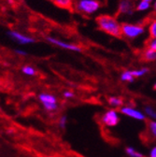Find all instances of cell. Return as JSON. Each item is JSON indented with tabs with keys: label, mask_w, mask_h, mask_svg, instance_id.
Wrapping results in <instances>:
<instances>
[{
	"label": "cell",
	"mask_w": 156,
	"mask_h": 157,
	"mask_svg": "<svg viewBox=\"0 0 156 157\" xmlns=\"http://www.w3.org/2000/svg\"><path fill=\"white\" fill-rule=\"evenodd\" d=\"M100 122L104 126L115 127L120 123V112L116 109H110L106 110L100 117Z\"/></svg>",
	"instance_id": "277c9868"
},
{
	"label": "cell",
	"mask_w": 156,
	"mask_h": 157,
	"mask_svg": "<svg viewBox=\"0 0 156 157\" xmlns=\"http://www.w3.org/2000/svg\"><path fill=\"white\" fill-rule=\"evenodd\" d=\"M143 111L149 119H150L152 121H156V109L155 108H153L152 106L147 105L144 107Z\"/></svg>",
	"instance_id": "2e32d148"
},
{
	"label": "cell",
	"mask_w": 156,
	"mask_h": 157,
	"mask_svg": "<svg viewBox=\"0 0 156 157\" xmlns=\"http://www.w3.org/2000/svg\"><path fill=\"white\" fill-rule=\"evenodd\" d=\"M101 9V3L99 0H76L74 4V10L81 14L90 16Z\"/></svg>",
	"instance_id": "7a4b0ae2"
},
{
	"label": "cell",
	"mask_w": 156,
	"mask_h": 157,
	"mask_svg": "<svg viewBox=\"0 0 156 157\" xmlns=\"http://www.w3.org/2000/svg\"><path fill=\"white\" fill-rule=\"evenodd\" d=\"M120 113H122L123 115H124L126 117L131 118V119H134L135 121H139V122L146 121V118H147V116L145 115L143 110H140L135 107L127 106V105H124L120 109Z\"/></svg>",
	"instance_id": "52a82bcc"
},
{
	"label": "cell",
	"mask_w": 156,
	"mask_h": 157,
	"mask_svg": "<svg viewBox=\"0 0 156 157\" xmlns=\"http://www.w3.org/2000/svg\"><path fill=\"white\" fill-rule=\"evenodd\" d=\"M46 40L56 46V47H59L63 50H67V51H70V52H81L82 51V48L78 45L76 43H71V42H67V41H64V40H61V39L57 38V37H53V36H47L46 37Z\"/></svg>",
	"instance_id": "8992f818"
},
{
	"label": "cell",
	"mask_w": 156,
	"mask_h": 157,
	"mask_svg": "<svg viewBox=\"0 0 156 157\" xmlns=\"http://www.w3.org/2000/svg\"><path fill=\"white\" fill-rule=\"evenodd\" d=\"M135 11V0H120L118 4V14L120 16H132Z\"/></svg>",
	"instance_id": "9c48e42d"
},
{
	"label": "cell",
	"mask_w": 156,
	"mask_h": 157,
	"mask_svg": "<svg viewBox=\"0 0 156 157\" xmlns=\"http://www.w3.org/2000/svg\"><path fill=\"white\" fill-rule=\"evenodd\" d=\"M14 52H15L16 54L21 55V56H25V55H27V52H26L25 51H24V50H21V49H16Z\"/></svg>",
	"instance_id": "d4e9b609"
},
{
	"label": "cell",
	"mask_w": 156,
	"mask_h": 157,
	"mask_svg": "<svg viewBox=\"0 0 156 157\" xmlns=\"http://www.w3.org/2000/svg\"><path fill=\"white\" fill-rule=\"evenodd\" d=\"M125 153L129 156V157H144V154L142 152H140L139 151H138L134 147H126L125 148Z\"/></svg>",
	"instance_id": "ac0fdd59"
},
{
	"label": "cell",
	"mask_w": 156,
	"mask_h": 157,
	"mask_svg": "<svg viewBox=\"0 0 156 157\" xmlns=\"http://www.w3.org/2000/svg\"><path fill=\"white\" fill-rule=\"evenodd\" d=\"M152 11L156 15V0H154V1L152 2Z\"/></svg>",
	"instance_id": "484cf974"
},
{
	"label": "cell",
	"mask_w": 156,
	"mask_h": 157,
	"mask_svg": "<svg viewBox=\"0 0 156 157\" xmlns=\"http://www.w3.org/2000/svg\"><path fill=\"white\" fill-rule=\"evenodd\" d=\"M22 72L28 77H34L36 74V70L34 67L30 65H25L22 67Z\"/></svg>",
	"instance_id": "ffe728a7"
},
{
	"label": "cell",
	"mask_w": 156,
	"mask_h": 157,
	"mask_svg": "<svg viewBox=\"0 0 156 157\" xmlns=\"http://www.w3.org/2000/svg\"><path fill=\"white\" fill-rule=\"evenodd\" d=\"M96 25L98 28L112 36L119 37L122 36V24L113 15L102 14L96 18Z\"/></svg>",
	"instance_id": "6da1fadb"
},
{
	"label": "cell",
	"mask_w": 156,
	"mask_h": 157,
	"mask_svg": "<svg viewBox=\"0 0 156 157\" xmlns=\"http://www.w3.org/2000/svg\"><path fill=\"white\" fill-rule=\"evenodd\" d=\"M148 157H156V144L150 147L148 153Z\"/></svg>",
	"instance_id": "cb8c5ba5"
},
{
	"label": "cell",
	"mask_w": 156,
	"mask_h": 157,
	"mask_svg": "<svg viewBox=\"0 0 156 157\" xmlns=\"http://www.w3.org/2000/svg\"><path fill=\"white\" fill-rule=\"evenodd\" d=\"M147 133L150 139L156 140V121L150 120L147 123Z\"/></svg>",
	"instance_id": "9a60e30c"
},
{
	"label": "cell",
	"mask_w": 156,
	"mask_h": 157,
	"mask_svg": "<svg viewBox=\"0 0 156 157\" xmlns=\"http://www.w3.org/2000/svg\"><path fill=\"white\" fill-rule=\"evenodd\" d=\"M146 27L142 24H132L123 23L122 24V36L130 40H134L142 36L146 32Z\"/></svg>",
	"instance_id": "3957f363"
},
{
	"label": "cell",
	"mask_w": 156,
	"mask_h": 157,
	"mask_svg": "<svg viewBox=\"0 0 156 157\" xmlns=\"http://www.w3.org/2000/svg\"><path fill=\"white\" fill-rule=\"evenodd\" d=\"M147 31L150 37H156V16L149 20L147 25Z\"/></svg>",
	"instance_id": "5bb4252c"
},
{
	"label": "cell",
	"mask_w": 156,
	"mask_h": 157,
	"mask_svg": "<svg viewBox=\"0 0 156 157\" xmlns=\"http://www.w3.org/2000/svg\"><path fill=\"white\" fill-rule=\"evenodd\" d=\"M153 89L156 91V82H155V83H154V85H153Z\"/></svg>",
	"instance_id": "83f0119b"
},
{
	"label": "cell",
	"mask_w": 156,
	"mask_h": 157,
	"mask_svg": "<svg viewBox=\"0 0 156 157\" xmlns=\"http://www.w3.org/2000/svg\"><path fill=\"white\" fill-rule=\"evenodd\" d=\"M152 10V3L145 1V0H138L135 2V11L147 12Z\"/></svg>",
	"instance_id": "30bf717a"
},
{
	"label": "cell",
	"mask_w": 156,
	"mask_h": 157,
	"mask_svg": "<svg viewBox=\"0 0 156 157\" xmlns=\"http://www.w3.org/2000/svg\"><path fill=\"white\" fill-rule=\"evenodd\" d=\"M63 96L66 98V99H71V98H73L75 96V94H74V92H72L70 90H66L63 93Z\"/></svg>",
	"instance_id": "603a6c76"
},
{
	"label": "cell",
	"mask_w": 156,
	"mask_h": 157,
	"mask_svg": "<svg viewBox=\"0 0 156 157\" xmlns=\"http://www.w3.org/2000/svg\"><path fill=\"white\" fill-rule=\"evenodd\" d=\"M58 8L63 10H70L74 7L75 0H51Z\"/></svg>",
	"instance_id": "8fae6325"
},
{
	"label": "cell",
	"mask_w": 156,
	"mask_h": 157,
	"mask_svg": "<svg viewBox=\"0 0 156 157\" xmlns=\"http://www.w3.org/2000/svg\"><path fill=\"white\" fill-rule=\"evenodd\" d=\"M108 105L112 108V109H117V108H122L124 106V100L123 98L120 96H109L108 99Z\"/></svg>",
	"instance_id": "4fadbf2b"
},
{
	"label": "cell",
	"mask_w": 156,
	"mask_h": 157,
	"mask_svg": "<svg viewBox=\"0 0 156 157\" xmlns=\"http://www.w3.org/2000/svg\"><path fill=\"white\" fill-rule=\"evenodd\" d=\"M145 1H148V2H150V3H152L154 0H145Z\"/></svg>",
	"instance_id": "4316f807"
},
{
	"label": "cell",
	"mask_w": 156,
	"mask_h": 157,
	"mask_svg": "<svg viewBox=\"0 0 156 157\" xmlns=\"http://www.w3.org/2000/svg\"><path fill=\"white\" fill-rule=\"evenodd\" d=\"M147 47L156 52V37H150L147 41Z\"/></svg>",
	"instance_id": "7402d4cb"
},
{
	"label": "cell",
	"mask_w": 156,
	"mask_h": 157,
	"mask_svg": "<svg viewBox=\"0 0 156 157\" xmlns=\"http://www.w3.org/2000/svg\"><path fill=\"white\" fill-rule=\"evenodd\" d=\"M150 72V69L146 67H140V68H138V69H134L132 70V74L134 76L135 78H141L145 75H147L148 73Z\"/></svg>",
	"instance_id": "d6986e66"
},
{
	"label": "cell",
	"mask_w": 156,
	"mask_h": 157,
	"mask_svg": "<svg viewBox=\"0 0 156 157\" xmlns=\"http://www.w3.org/2000/svg\"><path fill=\"white\" fill-rule=\"evenodd\" d=\"M8 36L12 39V40L16 41L17 43L21 45H28L36 42V39L28 35H25L24 33L18 32L16 30H10L8 32Z\"/></svg>",
	"instance_id": "ba28073f"
},
{
	"label": "cell",
	"mask_w": 156,
	"mask_h": 157,
	"mask_svg": "<svg viewBox=\"0 0 156 157\" xmlns=\"http://www.w3.org/2000/svg\"><path fill=\"white\" fill-rule=\"evenodd\" d=\"M67 124V115H62L59 120H58V126L61 129H65Z\"/></svg>",
	"instance_id": "44dd1931"
},
{
	"label": "cell",
	"mask_w": 156,
	"mask_h": 157,
	"mask_svg": "<svg viewBox=\"0 0 156 157\" xmlns=\"http://www.w3.org/2000/svg\"><path fill=\"white\" fill-rule=\"evenodd\" d=\"M120 80L124 82H133L135 78L132 74V70H124L120 75Z\"/></svg>",
	"instance_id": "e0dca14e"
},
{
	"label": "cell",
	"mask_w": 156,
	"mask_h": 157,
	"mask_svg": "<svg viewBox=\"0 0 156 157\" xmlns=\"http://www.w3.org/2000/svg\"><path fill=\"white\" fill-rule=\"evenodd\" d=\"M38 100L43 106V108L49 111V112H53L57 110L58 109V101L57 98L54 94H50V93H40L38 94Z\"/></svg>",
	"instance_id": "5b68a950"
},
{
	"label": "cell",
	"mask_w": 156,
	"mask_h": 157,
	"mask_svg": "<svg viewBox=\"0 0 156 157\" xmlns=\"http://www.w3.org/2000/svg\"><path fill=\"white\" fill-rule=\"evenodd\" d=\"M142 59L146 62H154L156 61V52L146 47L145 50H143L141 53Z\"/></svg>",
	"instance_id": "7c38bea8"
}]
</instances>
